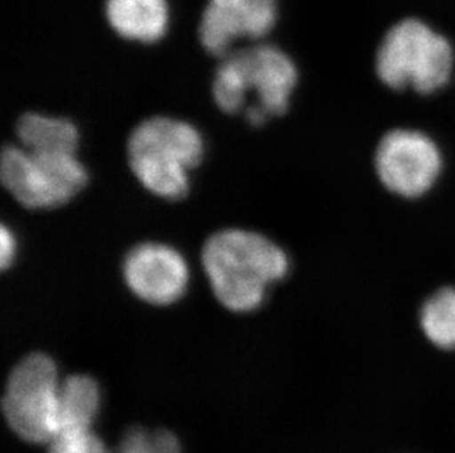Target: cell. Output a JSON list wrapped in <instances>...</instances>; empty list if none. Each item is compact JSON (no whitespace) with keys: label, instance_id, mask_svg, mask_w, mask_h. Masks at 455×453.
<instances>
[{"label":"cell","instance_id":"14","mask_svg":"<svg viewBox=\"0 0 455 453\" xmlns=\"http://www.w3.org/2000/svg\"><path fill=\"white\" fill-rule=\"evenodd\" d=\"M109 453H181V449L179 439L168 430L148 432L133 427L125 432L120 445Z\"/></svg>","mask_w":455,"mask_h":453},{"label":"cell","instance_id":"12","mask_svg":"<svg viewBox=\"0 0 455 453\" xmlns=\"http://www.w3.org/2000/svg\"><path fill=\"white\" fill-rule=\"evenodd\" d=\"M98 407L100 387L92 377L84 374L67 377L60 387L58 433L91 430Z\"/></svg>","mask_w":455,"mask_h":453},{"label":"cell","instance_id":"9","mask_svg":"<svg viewBox=\"0 0 455 453\" xmlns=\"http://www.w3.org/2000/svg\"><path fill=\"white\" fill-rule=\"evenodd\" d=\"M275 18V0H210L199 26L201 44L211 55L224 58L241 37H266Z\"/></svg>","mask_w":455,"mask_h":453},{"label":"cell","instance_id":"4","mask_svg":"<svg viewBox=\"0 0 455 453\" xmlns=\"http://www.w3.org/2000/svg\"><path fill=\"white\" fill-rule=\"evenodd\" d=\"M452 69L451 44L416 18H408L392 27L376 55V73L380 82L398 91H439L451 80Z\"/></svg>","mask_w":455,"mask_h":453},{"label":"cell","instance_id":"2","mask_svg":"<svg viewBox=\"0 0 455 453\" xmlns=\"http://www.w3.org/2000/svg\"><path fill=\"white\" fill-rule=\"evenodd\" d=\"M205 145L194 125L168 116H152L132 131L129 163L143 187L167 201L189 193L188 172L203 163Z\"/></svg>","mask_w":455,"mask_h":453},{"label":"cell","instance_id":"3","mask_svg":"<svg viewBox=\"0 0 455 453\" xmlns=\"http://www.w3.org/2000/svg\"><path fill=\"white\" fill-rule=\"evenodd\" d=\"M297 83V67L283 51L258 44L224 56L215 71L212 96L221 111L236 114L245 107L248 91H253L258 107L268 116H282L288 112Z\"/></svg>","mask_w":455,"mask_h":453},{"label":"cell","instance_id":"16","mask_svg":"<svg viewBox=\"0 0 455 453\" xmlns=\"http://www.w3.org/2000/svg\"><path fill=\"white\" fill-rule=\"evenodd\" d=\"M2 233H0V262H2V268L6 270L13 259H15V252H17V244H15V237H13L12 231L9 230L8 226H2Z\"/></svg>","mask_w":455,"mask_h":453},{"label":"cell","instance_id":"1","mask_svg":"<svg viewBox=\"0 0 455 453\" xmlns=\"http://www.w3.org/2000/svg\"><path fill=\"white\" fill-rule=\"evenodd\" d=\"M203 266L215 298L236 314L252 313L266 300L267 289L288 275V253L255 231L226 228L210 235Z\"/></svg>","mask_w":455,"mask_h":453},{"label":"cell","instance_id":"8","mask_svg":"<svg viewBox=\"0 0 455 453\" xmlns=\"http://www.w3.org/2000/svg\"><path fill=\"white\" fill-rule=\"evenodd\" d=\"M123 277L139 299L154 306H168L176 304L188 290L189 268L176 249L147 242L127 252Z\"/></svg>","mask_w":455,"mask_h":453},{"label":"cell","instance_id":"11","mask_svg":"<svg viewBox=\"0 0 455 453\" xmlns=\"http://www.w3.org/2000/svg\"><path fill=\"white\" fill-rule=\"evenodd\" d=\"M22 149L36 155H76L80 134L73 121L27 112L18 120Z\"/></svg>","mask_w":455,"mask_h":453},{"label":"cell","instance_id":"17","mask_svg":"<svg viewBox=\"0 0 455 453\" xmlns=\"http://www.w3.org/2000/svg\"><path fill=\"white\" fill-rule=\"evenodd\" d=\"M246 118H248V123L252 124L253 127H261V125L266 124L267 120L270 116L261 107L252 105V107H246Z\"/></svg>","mask_w":455,"mask_h":453},{"label":"cell","instance_id":"10","mask_svg":"<svg viewBox=\"0 0 455 453\" xmlns=\"http://www.w3.org/2000/svg\"><path fill=\"white\" fill-rule=\"evenodd\" d=\"M105 9L112 30L124 39L155 44L167 31V0H107Z\"/></svg>","mask_w":455,"mask_h":453},{"label":"cell","instance_id":"6","mask_svg":"<svg viewBox=\"0 0 455 453\" xmlns=\"http://www.w3.org/2000/svg\"><path fill=\"white\" fill-rule=\"evenodd\" d=\"M0 180L28 210H52L77 196L89 174L76 155H36L8 145L2 150Z\"/></svg>","mask_w":455,"mask_h":453},{"label":"cell","instance_id":"15","mask_svg":"<svg viewBox=\"0 0 455 453\" xmlns=\"http://www.w3.org/2000/svg\"><path fill=\"white\" fill-rule=\"evenodd\" d=\"M49 453H109L91 430L62 432L51 441Z\"/></svg>","mask_w":455,"mask_h":453},{"label":"cell","instance_id":"5","mask_svg":"<svg viewBox=\"0 0 455 453\" xmlns=\"http://www.w3.org/2000/svg\"><path fill=\"white\" fill-rule=\"evenodd\" d=\"M60 380L44 354L22 358L9 374L2 409L9 427L24 441L51 443L60 427Z\"/></svg>","mask_w":455,"mask_h":453},{"label":"cell","instance_id":"13","mask_svg":"<svg viewBox=\"0 0 455 453\" xmlns=\"http://www.w3.org/2000/svg\"><path fill=\"white\" fill-rule=\"evenodd\" d=\"M419 324L432 345L443 351H455V287H443L425 300Z\"/></svg>","mask_w":455,"mask_h":453},{"label":"cell","instance_id":"7","mask_svg":"<svg viewBox=\"0 0 455 453\" xmlns=\"http://www.w3.org/2000/svg\"><path fill=\"white\" fill-rule=\"evenodd\" d=\"M374 170L387 192L417 199L429 193L439 180L443 170V152L423 131L391 130L376 147Z\"/></svg>","mask_w":455,"mask_h":453}]
</instances>
